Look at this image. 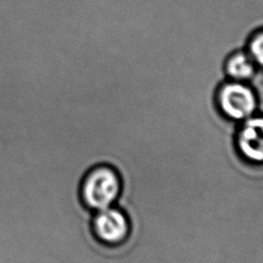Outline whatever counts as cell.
Returning a JSON list of instances; mask_svg holds the SVG:
<instances>
[{"label":"cell","mask_w":263,"mask_h":263,"mask_svg":"<svg viewBox=\"0 0 263 263\" xmlns=\"http://www.w3.org/2000/svg\"><path fill=\"white\" fill-rule=\"evenodd\" d=\"M123 181L119 172L108 163L92 166L80 184V196L91 212L115 205L122 194Z\"/></svg>","instance_id":"6da1fadb"},{"label":"cell","mask_w":263,"mask_h":263,"mask_svg":"<svg viewBox=\"0 0 263 263\" xmlns=\"http://www.w3.org/2000/svg\"><path fill=\"white\" fill-rule=\"evenodd\" d=\"M259 100L255 90L241 81L231 80L220 86L216 96V106L220 115L231 122H241L254 115Z\"/></svg>","instance_id":"7a4b0ae2"},{"label":"cell","mask_w":263,"mask_h":263,"mask_svg":"<svg viewBox=\"0 0 263 263\" xmlns=\"http://www.w3.org/2000/svg\"><path fill=\"white\" fill-rule=\"evenodd\" d=\"M91 229L100 242L109 247H117L129 237L132 220L125 211L115 204L93 212Z\"/></svg>","instance_id":"3957f363"},{"label":"cell","mask_w":263,"mask_h":263,"mask_svg":"<svg viewBox=\"0 0 263 263\" xmlns=\"http://www.w3.org/2000/svg\"><path fill=\"white\" fill-rule=\"evenodd\" d=\"M238 157L251 165H263V114L255 113L239 122L233 136Z\"/></svg>","instance_id":"277c9868"},{"label":"cell","mask_w":263,"mask_h":263,"mask_svg":"<svg viewBox=\"0 0 263 263\" xmlns=\"http://www.w3.org/2000/svg\"><path fill=\"white\" fill-rule=\"evenodd\" d=\"M225 70L232 80L245 82L254 76L256 64L250 53L237 51L228 58Z\"/></svg>","instance_id":"5b68a950"},{"label":"cell","mask_w":263,"mask_h":263,"mask_svg":"<svg viewBox=\"0 0 263 263\" xmlns=\"http://www.w3.org/2000/svg\"><path fill=\"white\" fill-rule=\"evenodd\" d=\"M249 51L255 64L263 67V32L259 33L251 40Z\"/></svg>","instance_id":"8992f818"}]
</instances>
